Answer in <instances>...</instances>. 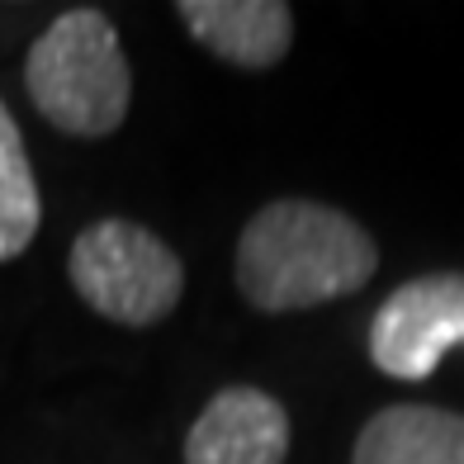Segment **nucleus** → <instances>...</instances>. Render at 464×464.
Instances as JSON below:
<instances>
[{
    "instance_id": "f257e3e1",
    "label": "nucleus",
    "mask_w": 464,
    "mask_h": 464,
    "mask_svg": "<svg viewBox=\"0 0 464 464\" xmlns=\"http://www.w3.org/2000/svg\"><path fill=\"white\" fill-rule=\"evenodd\" d=\"M379 276V242L346 208L323 199H270L246 218L232 256L237 294L256 313H308L361 294Z\"/></svg>"
},
{
    "instance_id": "f03ea898",
    "label": "nucleus",
    "mask_w": 464,
    "mask_h": 464,
    "mask_svg": "<svg viewBox=\"0 0 464 464\" xmlns=\"http://www.w3.org/2000/svg\"><path fill=\"white\" fill-rule=\"evenodd\" d=\"M24 91L34 110L67 138H110L133 110V67L114 19L72 5L29 44Z\"/></svg>"
},
{
    "instance_id": "7ed1b4c3",
    "label": "nucleus",
    "mask_w": 464,
    "mask_h": 464,
    "mask_svg": "<svg viewBox=\"0 0 464 464\" xmlns=\"http://www.w3.org/2000/svg\"><path fill=\"white\" fill-rule=\"evenodd\" d=\"M67 280L95 318L114 327H157L185 299V261L138 218H95L67 251Z\"/></svg>"
},
{
    "instance_id": "20e7f679",
    "label": "nucleus",
    "mask_w": 464,
    "mask_h": 464,
    "mask_svg": "<svg viewBox=\"0 0 464 464\" xmlns=\"http://www.w3.org/2000/svg\"><path fill=\"white\" fill-rule=\"evenodd\" d=\"M370 361L398 384L431 379L455 346H464V270L412 276L370 318Z\"/></svg>"
},
{
    "instance_id": "39448f33",
    "label": "nucleus",
    "mask_w": 464,
    "mask_h": 464,
    "mask_svg": "<svg viewBox=\"0 0 464 464\" xmlns=\"http://www.w3.org/2000/svg\"><path fill=\"white\" fill-rule=\"evenodd\" d=\"M289 412L256 384L218 389L185 431V464H285Z\"/></svg>"
},
{
    "instance_id": "423d86ee",
    "label": "nucleus",
    "mask_w": 464,
    "mask_h": 464,
    "mask_svg": "<svg viewBox=\"0 0 464 464\" xmlns=\"http://www.w3.org/2000/svg\"><path fill=\"white\" fill-rule=\"evenodd\" d=\"M176 19L204 53L237 72H270L294 48L285 0H176Z\"/></svg>"
},
{
    "instance_id": "0eeeda50",
    "label": "nucleus",
    "mask_w": 464,
    "mask_h": 464,
    "mask_svg": "<svg viewBox=\"0 0 464 464\" xmlns=\"http://www.w3.org/2000/svg\"><path fill=\"white\" fill-rule=\"evenodd\" d=\"M351 464H464V412L436 403L379 408L355 436Z\"/></svg>"
},
{
    "instance_id": "6e6552de",
    "label": "nucleus",
    "mask_w": 464,
    "mask_h": 464,
    "mask_svg": "<svg viewBox=\"0 0 464 464\" xmlns=\"http://www.w3.org/2000/svg\"><path fill=\"white\" fill-rule=\"evenodd\" d=\"M38 223H44V195H38L19 123L0 100V266L19 261L34 246Z\"/></svg>"
}]
</instances>
